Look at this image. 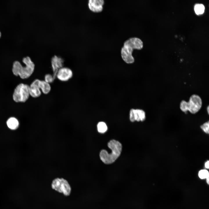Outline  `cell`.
Masks as SVG:
<instances>
[{
    "instance_id": "obj_1",
    "label": "cell",
    "mask_w": 209,
    "mask_h": 209,
    "mask_svg": "<svg viewBox=\"0 0 209 209\" xmlns=\"http://www.w3.org/2000/svg\"><path fill=\"white\" fill-rule=\"evenodd\" d=\"M143 47V42L139 38L136 37L129 38L125 42L121 50L122 60L127 64L133 63L134 62V59L132 55L133 50H141Z\"/></svg>"
},
{
    "instance_id": "obj_2",
    "label": "cell",
    "mask_w": 209,
    "mask_h": 209,
    "mask_svg": "<svg viewBox=\"0 0 209 209\" xmlns=\"http://www.w3.org/2000/svg\"><path fill=\"white\" fill-rule=\"evenodd\" d=\"M22 61L25 64V66H23L19 61H16L13 63L12 70L13 74L16 76H19L21 79H26L33 74L35 65L28 56L23 58Z\"/></svg>"
},
{
    "instance_id": "obj_3",
    "label": "cell",
    "mask_w": 209,
    "mask_h": 209,
    "mask_svg": "<svg viewBox=\"0 0 209 209\" xmlns=\"http://www.w3.org/2000/svg\"><path fill=\"white\" fill-rule=\"evenodd\" d=\"M108 147L112 150L109 154L105 149L101 150L100 153L101 160L105 164H109L114 162L120 156L122 150V145L118 141L113 139L107 143Z\"/></svg>"
},
{
    "instance_id": "obj_4",
    "label": "cell",
    "mask_w": 209,
    "mask_h": 209,
    "mask_svg": "<svg viewBox=\"0 0 209 209\" xmlns=\"http://www.w3.org/2000/svg\"><path fill=\"white\" fill-rule=\"evenodd\" d=\"M202 101L200 96L194 94L190 97L189 101L182 100L180 104V108L183 112L186 113L188 111L192 114L198 112L202 107Z\"/></svg>"
},
{
    "instance_id": "obj_5",
    "label": "cell",
    "mask_w": 209,
    "mask_h": 209,
    "mask_svg": "<svg viewBox=\"0 0 209 209\" xmlns=\"http://www.w3.org/2000/svg\"><path fill=\"white\" fill-rule=\"evenodd\" d=\"M30 94L29 86L21 83L14 90L12 96L13 100L16 102H24L28 99Z\"/></svg>"
},
{
    "instance_id": "obj_6",
    "label": "cell",
    "mask_w": 209,
    "mask_h": 209,
    "mask_svg": "<svg viewBox=\"0 0 209 209\" xmlns=\"http://www.w3.org/2000/svg\"><path fill=\"white\" fill-rule=\"evenodd\" d=\"M51 186L53 189L63 193L65 196H69L71 194V188L68 181L63 178H57L54 179Z\"/></svg>"
},
{
    "instance_id": "obj_7",
    "label": "cell",
    "mask_w": 209,
    "mask_h": 209,
    "mask_svg": "<svg viewBox=\"0 0 209 209\" xmlns=\"http://www.w3.org/2000/svg\"><path fill=\"white\" fill-rule=\"evenodd\" d=\"M73 72L69 68L63 67L57 71L56 77L62 82H66L73 77Z\"/></svg>"
},
{
    "instance_id": "obj_8",
    "label": "cell",
    "mask_w": 209,
    "mask_h": 209,
    "mask_svg": "<svg viewBox=\"0 0 209 209\" xmlns=\"http://www.w3.org/2000/svg\"><path fill=\"white\" fill-rule=\"evenodd\" d=\"M64 62V59L60 56L54 55L51 58V64L53 74L56 78L57 71L63 67Z\"/></svg>"
},
{
    "instance_id": "obj_9",
    "label": "cell",
    "mask_w": 209,
    "mask_h": 209,
    "mask_svg": "<svg viewBox=\"0 0 209 209\" xmlns=\"http://www.w3.org/2000/svg\"><path fill=\"white\" fill-rule=\"evenodd\" d=\"M129 119L130 121L134 122L143 121L146 118L145 113L144 110L141 109H131L130 111Z\"/></svg>"
},
{
    "instance_id": "obj_10",
    "label": "cell",
    "mask_w": 209,
    "mask_h": 209,
    "mask_svg": "<svg viewBox=\"0 0 209 209\" xmlns=\"http://www.w3.org/2000/svg\"><path fill=\"white\" fill-rule=\"evenodd\" d=\"M104 4L103 0H89L88 6L89 9L95 12H99L102 11Z\"/></svg>"
},
{
    "instance_id": "obj_11",
    "label": "cell",
    "mask_w": 209,
    "mask_h": 209,
    "mask_svg": "<svg viewBox=\"0 0 209 209\" xmlns=\"http://www.w3.org/2000/svg\"><path fill=\"white\" fill-rule=\"evenodd\" d=\"M40 81L39 79H36L29 86L30 96L33 98H38L41 95L42 93L39 87Z\"/></svg>"
},
{
    "instance_id": "obj_12",
    "label": "cell",
    "mask_w": 209,
    "mask_h": 209,
    "mask_svg": "<svg viewBox=\"0 0 209 209\" xmlns=\"http://www.w3.org/2000/svg\"><path fill=\"white\" fill-rule=\"evenodd\" d=\"M6 124L8 128L12 130H16L19 125L18 120L14 117L9 118L7 121Z\"/></svg>"
},
{
    "instance_id": "obj_13",
    "label": "cell",
    "mask_w": 209,
    "mask_h": 209,
    "mask_svg": "<svg viewBox=\"0 0 209 209\" xmlns=\"http://www.w3.org/2000/svg\"><path fill=\"white\" fill-rule=\"evenodd\" d=\"M39 87L42 93L45 94L49 93L51 89L50 84L44 80H40L39 83Z\"/></svg>"
},
{
    "instance_id": "obj_14",
    "label": "cell",
    "mask_w": 209,
    "mask_h": 209,
    "mask_svg": "<svg viewBox=\"0 0 209 209\" xmlns=\"http://www.w3.org/2000/svg\"><path fill=\"white\" fill-rule=\"evenodd\" d=\"M98 131L99 133H103L107 130V127L106 123L103 122H99L97 125Z\"/></svg>"
},
{
    "instance_id": "obj_15",
    "label": "cell",
    "mask_w": 209,
    "mask_h": 209,
    "mask_svg": "<svg viewBox=\"0 0 209 209\" xmlns=\"http://www.w3.org/2000/svg\"><path fill=\"white\" fill-rule=\"evenodd\" d=\"M198 176L201 179L209 178V173L206 169H202L199 171L198 173Z\"/></svg>"
},
{
    "instance_id": "obj_16",
    "label": "cell",
    "mask_w": 209,
    "mask_h": 209,
    "mask_svg": "<svg viewBox=\"0 0 209 209\" xmlns=\"http://www.w3.org/2000/svg\"><path fill=\"white\" fill-rule=\"evenodd\" d=\"M194 11L195 13L197 15L202 14L204 12L205 7L202 4H197L194 6Z\"/></svg>"
},
{
    "instance_id": "obj_17",
    "label": "cell",
    "mask_w": 209,
    "mask_h": 209,
    "mask_svg": "<svg viewBox=\"0 0 209 209\" xmlns=\"http://www.w3.org/2000/svg\"><path fill=\"white\" fill-rule=\"evenodd\" d=\"M55 78L53 74H47L44 76V80L50 84L53 82Z\"/></svg>"
},
{
    "instance_id": "obj_18",
    "label": "cell",
    "mask_w": 209,
    "mask_h": 209,
    "mask_svg": "<svg viewBox=\"0 0 209 209\" xmlns=\"http://www.w3.org/2000/svg\"><path fill=\"white\" fill-rule=\"evenodd\" d=\"M201 129L206 134L209 133V121L204 123L200 126Z\"/></svg>"
},
{
    "instance_id": "obj_19",
    "label": "cell",
    "mask_w": 209,
    "mask_h": 209,
    "mask_svg": "<svg viewBox=\"0 0 209 209\" xmlns=\"http://www.w3.org/2000/svg\"><path fill=\"white\" fill-rule=\"evenodd\" d=\"M205 167L207 169H208L209 168V161L208 160L206 161L205 163Z\"/></svg>"
},
{
    "instance_id": "obj_20",
    "label": "cell",
    "mask_w": 209,
    "mask_h": 209,
    "mask_svg": "<svg viewBox=\"0 0 209 209\" xmlns=\"http://www.w3.org/2000/svg\"><path fill=\"white\" fill-rule=\"evenodd\" d=\"M207 111L208 114H209V106H208L207 108Z\"/></svg>"
},
{
    "instance_id": "obj_21",
    "label": "cell",
    "mask_w": 209,
    "mask_h": 209,
    "mask_svg": "<svg viewBox=\"0 0 209 209\" xmlns=\"http://www.w3.org/2000/svg\"><path fill=\"white\" fill-rule=\"evenodd\" d=\"M1 36V32L0 31V37Z\"/></svg>"
}]
</instances>
